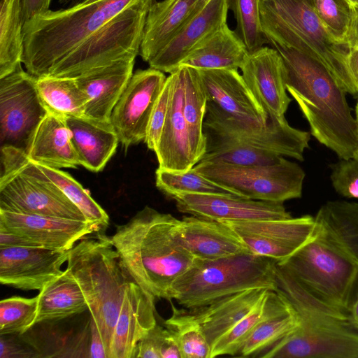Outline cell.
Masks as SVG:
<instances>
[{"label": "cell", "mask_w": 358, "mask_h": 358, "mask_svg": "<svg viewBox=\"0 0 358 358\" xmlns=\"http://www.w3.org/2000/svg\"><path fill=\"white\" fill-rule=\"evenodd\" d=\"M178 222L147 206L108 238L131 280L154 300L168 299L174 282L194 262L180 241Z\"/></svg>", "instance_id": "cell-1"}, {"label": "cell", "mask_w": 358, "mask_h": 358, "mask_svg": "<svg viewBox=\"0 0 358 358\" xmlns=\"http://www.w3.org/2000/svg\"><path fill=\"white\" fill-rule=\"evenodd\" d=\"M273 47L285 65L287 91L308 121L310 134L341 159L353 157L358 147V124L347 92L319 61L292 48Z\"/></svg>", "instance_id": "cell-2"}, {"label": "cell", "mask_w": 358, "mask_h": 358, "mask_svg": "<svg viewBox=\"0 0 358 358\" xmlns=\"http://www.w3.org/2000/svg\"><path fill=\"white\" fill-rule=\"evenodd\" d=\"M277 289L297 313L292 333L260 354L263 358H358V331L348 313L316 297L275 262Z\"/></svg>", "instance_id": "cell-3"}, {"label": "cell", "mask_w": 358, "mask_h": 358, "mask_svg": "<svg viewBox=\"0 0 358 358\" xmlns=\"http://www.w3.org/2000/svg\"><path fill=\"white\" fill-rule=\"evenodd\" d=\"M141 0H85L34 15L22 29V63L36 78L50 71L116 15Z\"/></svg>", "instance_id": "cell-4"}, {"label": "cell", "mask_w": 358, "mask_h": 358, "mask_svg": "<svg viewBox=\"0 0 358 358\" xmlns=\"http://www.w3.org/2000/svg\"><path fill=\"white\" fill-rule=\"evenodd\" d=\"M260 18L262 30L273 46L292 48L315 59L347 93L358 94L348 66L351 48L331 36L310 0H261Z\"/></svg>", "instance_id": "cell-5"}, {"label": "cell", "mask_w": 358, "mask_h": 358, "mask_svg": "<svg viewBox=\"0 0 358 358\" xmlns=\"http://www.w3.org/2000/svg\"><path fill=\"white\" fill-rule=\"evenodd\" d=\"M66 269L81 289L110 358L115 326L131 279L106 237L82 239L69 250Z\"/></svg>", "instance_id": "cell-6"}, {"label": "cell", "mask_w": 358, "mask_h": 358, "mask_svg": "<svg viewBox=\"0 0 358 358\" xmlns=\"http://www.w3.org/2000/svg\"><path fill=\"white\" fill-rule=\"evenodd\" d=\"M276 262L249 251L214 260L194 259L174 282L167 300L191 309L248 289L275 291Z\"/></svg>", "instance_id": "cell-7"}, {"label": "cell", "mask_w": 358, "mask_h": 358, "mask_svg": "<svg viewBox=\"0 0 358 358\" xmlns=\"http://www.w3.org/2000/svg\"><path fill=\"white\" fill-rule=\"evenodd\" d=\"M0 148V209L87 221L25 152L11 146Z\"/></svg>", "instance_id": "cell-8"}, {"label": "cell", "mask_w": 358, "mask_h": 358, "mask_svg": "<svg viewBox=\"0 0 358 358\" xmlns=\"http://www.w3.org/2000/svg\"><path fill=\"white\" fill-rule=\"evenodd\" d=\"M155 1L141 0L127 8L66 55L48 76L76 78L96 68L136 59L147 15Z\"/></svg>", "instance_id": "cell-9"}, {"label": "cell", "mask_w": 358, "mask_h": 358, "mask_svg": "<svg viewBox=\"0 0 358 358\" xmlns=\"http://www.w3.org/2000/svg\"><path fill=\"white\" fill-rule=\"evenodd\" d=\"M277 263L316 297L349 313L358 295V263L312 235Z\"/></svg>", "instance_id": "cell-10"}, {"label": "cell", "mask_w": 358, "mask_h": 358, "mask_svg": "<svg viewBox=\"0 0 358 358\" xmlns=\"http://www.w3.org/2000/svg\"><path fill=\"white\" fill-rule=\"evenodd\" d=\"M268 117L264 124L243 121L207 101L203 124L207 145H242L303 161L310 133L291 127L285 117Z\"/></svg>", "instance_id": "cell-11"}, {"label": "cell", "mask_w": 358, "mask_h": 358, "mask_svg": "<svg viewBox=\"0 0 358 358\" xmlns=\"http://www.w3.org/2000/svg\"><path fill=\"white\" fill-rule=\"evenodd\" d=\"M193 168L236 196L278 203L300 198L305 178L301 167L284 157L269 165L235 166L201 161Z\"/></svg>", "instance_id": "cell-12"}, {"label": "cell", "mask_w": 358, "mask_h": 358, "mask_svg": "<svg viewBox=\"0 0 358 358\" xmlns=\"http://www.w3.org/2000/svg\"><path fill=\"white\" fill-rule=\"evenodd\" d=\"M48 110L37 90L36 78L22 64L0 78V143L26 153Z\"/></svg>", "instance_id": "cell-13"}, {"label": "cell", "mask_w": 358, "mask_h": 358, "mask_svg": "<svg viewBox=\"0 0 358 358\" xmlns=\"http://www.w3.org/2000/svg\"><path fill=\"white\" fill-rule=\"evenodd\" d=\"M166 78L164 72L150 67L133 73L110 120L126 150L144 141L151 113Z\"/></svg>", "instance_id": "cell-14"}, {"label": "cell", "mask_w": 358, "mask_h": 358, "mask_svg": "<svg viewBox=\"0 0 358 358\" xmlns=\"http://www.w3.org/2000/svg\"><path fill=\"white\" fill-rule=\"evenodd\" d=\"M229 226L251 253L282 261L311 237L314 217L309 215L280 220L220 221Z\"/></svg>", "instance_id": "cell-15"}, {"label": "cell", "mask_w": 358, "mask_h": 358, "mask_svg": "<svg viewBox=\"0 0 358 358\" xmlns=\"http://www.w3.org/2000/svg\"><path fill=\"white\" fill-rule=\"evenodd\" d=\"M179 211L217 221H252L292 217L283 203L257 201L234 195L176 194Z\"/></svg>", "instance_id": "cell-16"}, {"label": "cell", "mask_w": 358, "mask_h": 358, "mask_svg": "<svg viewBox=\"0 0 358 358\" xmlns=\"http://www.w3.org/2000/svg\"><path fill=\"white\" fill-rule=\"evenodd\" d=\"M69 251L40 247L0 248V282L28 291L41 290L59 276Z\"/></svg>", "instance_id": "cell-17"}, {"label": "cell", "mask_w": 358, "mask_h": 358, "mask_svg": "<svg viewBox=\"0 0 358 358\" xmlns=\"http://www.w3.org/2000/svg\"><path fill=\"white\" fill-rule=\"evenodd\" d=\"M240 69L267 115L285 117L292 100L287 94L286 68L279 52L263 46L248 53Z\"/></svg>", "instance_id": "cell-18"}, {"label": "cell", "mask_w": 358, "mask_h": 358, "mask_svg": "<svg viewBox=\"0 0 358 358\" xmlns=\"http://www.w3.org/2000/svg\"><path fill=\"white\" fill-rule=\"evenodd\" d=\"M0 225L41 248L69 251L99 228L88 221L24 214L0 209Z\"/></svg>", "instance_id": "cell-19"}, {"label": "cell", "mask_w": 358, "mask_h": 358, "mask_svg": "<svg viewBox=\"0 0 358 358\" xmlns=\"http://www.w3.org/2000/svg\"><path fill=\"white\" fill-rule=\"evenodd\" d=\"M170 81L169 99L166 120L155 150L158 168L185 172L199 162L192 149L183 110L182 71L178 67L168 76Z\"/></svg>", "instance_id": "cell-20"}, {"label": "cell", "mask_w": 358, "mask_h": 358, "mask_svg": "<svg viewBox=\"0 0 358 358\" xmlns=\"http://www.w3.org/2000/svg\"><path fill=\"white\" fill-rule=\"evenodd\" d=\"M196 70L208 103L241 120L266 123V111L237 69Z\"/></svg>", "instance_id": "cell-21"}, {"label": "cell", "mask_w": 358, "mask_h": 358, "mask_svg": "<svg viewBox=\"0 0 358 358\" xmlns=\"http://www.w3.org/2000/svg\"><path fill=\"white\" fill-rule=\"evenodd\" d=\"M228 10L227 0H210L148 62L150 67L165 73L173 72L199 43L227 24Z\"/></svg>", "instance_id": "cell-22"}, {"label": "cell", "mask_w": 358, "mask_h": 358, "mask_svg": "<svg viewBox=\"0 0 358 358\" xmlns=\"http://www.w3.org/2000/svg\"><path fill=\"white\" fill-rule=\"evenodd\" d=\"M155 301L136 283L127 285L115 326L110 358H134L140 340L157 321Z\"/></svg>", "instance_id": "cell-23"}, {"label": "cell", "mask_w": 358, "mask_h": 358, "mask_svg": "<svg viewBox=\"0 0 358 358\" xmlns=\"http://www.w3.org/2000/svg\"><path fill=\"white\" fill-rule=\"evenodd\" d=\"M177 233L194 259L214 260L248 251L237 234L220 221L184 217L179 220Z\"/></svg>", "instance_id": "cell-24"}, {"label": "cell", "mask_w": 358, "mask_h": 358, "mask_svg": "<svg viewBox=\"0 0 358 358\" xmlns=\"http://www.w3.org/2000/svg\"><path fill=\"white\" fill-rule=\"evenodd\" d=\"M134 64L135 59L121 60L75 78L87 99L85 116L110 121L113 109L133 74Z\"/></svg>", "instance_id": "cell-25"}, {"label": "cell", "mask_w": 358, "mask_h": 358, "mask_svg": "<svg viewBox=\"0 0 358 358\" xmlns=\"http://www.w3.org/2000/svg\"><path fill=\"white\" fill-rule=\"evenodd\" d=\"M269 290L271 289H248L198 308L182 310L199 325L211 348L220 337L252 311Z\"/></svg>", "instance_id": "cell-26"}, {"label": "cell", "mask_w": 358, "mask_h": 358, "mask_svg": "<svg viewBox=\"0 0 358 358\" xmlns=\"http://www.w3.org/2000/svg\"><path fill=\"white\" fill-rule=\"evenodd\" d=\"M202 9L201 0H155L147 15L139 52L143 61L152 59Z\"/></svg>", "instance_id": "cell-27"}, {"label": "cell", "mask_w": 358, "mask_h": 358, "mask_svg": "<svg viewBox=\"0 0 358 358\" xmlns=\"http://www.w3.org/2000/svg\"><path fill=\"white\" fill-rule=\"evenodd\" d=\"M80 165L92 172L104 168L120 143L110 121L87 116L66 117Z\"/></svg>", "instance_id": "cell-28"}, {"label": "cell", "mask_w": 358, "mask_h": 358, "mask_svg": "<svg viewBox=\"0 0 358 358\" xmlns=\"http://www.w3.org/2000/svg\"><path fill=\"white\" fill-rule=\"evenodd\" d=\"M312 236L358 263V203L326 202L314 217Z\"/></svg>", "instance_id": "cell-29"}, {"label": "cell", "mask_w": 358, "mask_h": 358, "mask_svg": "<svg viewBox=\"0 0 358 358\" xmlns=\"http://www.w3.org/2000/svg\"><path fill=\"white\" fill-rule=\"evenodd\" d=\"M27 155L36 164L59 169L80 165L66 117L48 111L33 136Z\"/></svg>", "instance_id": "cell-30"}, {"label": "cell", "mask_w": 358, "mask_h": 358, "mask_svg": "<svg viewBox=\"0 0 358 358\" xmlns=\"http://www.w3.org/2000/svg\"><path fill=\"white\" fill-rule=\"evenodd\" d=\"M248 49L227 23L199 43L179 64L198 70L240 69Z\"/></svg>", "instance_id": "cell-31"}, {"label": "cell", "mask_w": 358, "mask_h": 358, "mask_svg": "<svg viewBox=\"0 0 358 358\" xmlns=\"http://www.w3.org/2000/svg\"><path fill=\"white\" fill-rule=\"evenodd\" d=\"M36 296V324L63 320L88 310L80 287L66 268L45 285Z\"/></svg>", "instance_id": "cell-32"}, {"label": "cell", "mask_w": 358, "mask_h": 358, "mask_svg": "<svg viewBox=\"0 0 358 358\" xmlns=\"http://www.w3.org/2000/svg\"><path fill=\"white\" fill-rule=\"evenodd\" d=\"M277 292L280 295L278 300L255 327L241 350L240 356L258 357L299 326L297 313L285 296Z\"/></svg>", "instance_id": "cell-33"}, {"label": "cell", "mask_w": 358, "mask_h": 358, "mask_svg": "<svg viewBox=\"0 0 358 358\" xmlns=\"http://www.w3.org/2000/svg\"><path fill=\"white\" fill-rule=\"evenodd\" d=\"M180 68L183 83V114L192 149L199 162L207 148V138L203 130L207 97L198 71L189 66Z\"/></svg>", "instance_id": "cell-34"}, {"label": "cell", "mask_w": 358, "mask_h": 358, "mask_svg": "<svg viewBox=\"0 0 358 358\" xmlns=\"http://www.w3.org/2000/svg\"><path fill=\"white\" fill-rule=\"evenodd\" d=\"M0 78L21 65L23 0H0Z\"/></svg>", "instance_id": "cell-35"}, {"label": "cell", "mask_w": 358, "mask_h": 358, "mask_svg": "<svg viewBox=\"0 0 358 358\" xmlns=\"http://www.w3.org/2000/svg\"><path fill=\"white\" fill-rule=\"evenodd\" d=\"M36 87L48 111L65 117L85 116L87 99L75 78L41 76Z\"/></svg>", "instance_id": "cell-36"}, {"label": "cell", "mask_w": 358, "mask_h": 358, "mask_svg": "<svg viewBox=\"0 0 358 358\" xmlns=\"http://www.w3.org/2000/svg\"><path fill=\"white\" fill-rule=\"evenodd\" d=\"M279 296L277 292L269 290L252 311L212 345L210 358L221 355H238L255 327L275 305Z\"/></svg>", "instance_id": "cell-37"}, {"label": "cell", "mask_w": 358, "mask_h": 358, "mask_svg": "<svg viewBox=\"0 0 358 358\" xmlns=\"http://www.w3.org/2000/svg\"><path fill=\"white\" fill-rule=\"evenodd\" d=\"M36 164L65 196L82 211L87 221L96 225L100 230L108 225L109 217L107 213L70 174L59 169L38 164Z\"/></svg>", "instance_id": "cell-38"}, {"label": "cell", "mask_w": 358, "mask_h": 358, "mask_svg": "<svg viewBox=\"0 0 358 358\" xmlns=\"http://www.w3.org/2000/svg\"><path fill=\"white\" fill-rule=\"evenodd\" d=\"M155 176L157 188L170 197L176 194L185 193L236 196L229 189L201 175L194 168L185 172L158 168Z\"/></svg>", "instance_id": "cell-39"}, {"label": "cell", "mask_w": 358, "mask_h": 358, "mask_svg": "<svg viewBox=\"0 0 358 358\" xmlns=\"http://www.w3.org/2000/svg\"><path fill=\"white\" fill-rule=\"evenodd\" d=\"M172 308L173 314L164 325L176 336L182 358H210L211 348L199 325L182 309Z\"/></svg>", "instance_id": "cell-40"}, {"label": "cell", "mask_w": 358, "mask_h": 358, "mask_svg": "<svg viewBox=\"0 0 358 358\" xmlns=\"http://www.w3.org/2000/svg\"><path fill=\"white\" fill-rule=\"evenodd\" d=\"M261 0H227L236 20L234 30L245 45L249 53L269 43L265 36L260 18Z\"/></svg>", "instance_id": "cell-41"}, {"label": "cell", "mask_w": 358, "mask_h": 358, "mask_svg": "<svg viewBox=\"0 0 358 358\" xmlns=\"http://www.w3.org/2000/svg\"><path fill=\"white\" fill-rule=\"evenodd\" d=\"M37 296H12L0 301V335L22 334L36 324Z\"/></svg>", "instance_id": "cell-42"}, {"label": "cell", "mask_w": 358, "mask_h": 358, "mask_svg": "<svg viewBox=\"0 0 358 358\" xmlns=\"http://www.w3.org/2000/svg\"><path fill=\"white\" fill-rule=\"evenodd\" d=\"M282 156L268 151L236 145H207L201 161L222 162L235 166L274 164Z\"/></svg>", "instance_id": "cell-43"}, {"label": "cell", "mask_w": 358, "mask_h": 358, "mask_svg": "<svg viewBox=\"0 0 358 358\" xmlns=\"http://www.w3.org/2000/svg\"><path fill=\"white\" fill-rule=\"evenodd\" d=\"M316 15L337 41L347 43L353 6L346 0H310Z\"/></svg>", "instance_id": "cell-44"}, {"label": "cell", "mask_w": 358, "mask_h": 358, "mask_svg": "<svg viewBox=\"0 0 358 358\" xmlns=\"http://www.w3.org/2000/svg\"><path fill=\"white\" fill-rule=\"evenodd\" d=\"M336 192L348 199H358V159H343L331 166L330 176Z\"/></svg>", "instance_id": "cell-45"}, {"label": "cell", "mask_w": 358, "mask_h": 358, "mask_svg": "<svg viewBox=\"0 0 358 358\" xmlns=\"http://www.w3.org/2000/svg\"><path fill=\"white\" fill-rule=\"evenodd\" d=\"M170 81L166 78L164 87L151 113L144 142L155 152L166 117L169 99Z\"/></svg>", "instance_id": "cell-46"}, {"label": "cell", "mask_w": 358, "mask_h": 358, "mask_svg": "<svg viewBox=\"0 0 358 358\" xmlns=\"http://www.w3.org/2000/svg\"><path fill=\"white\" fill-rule=\"evenodd\" d=\"M164 327L156 324L138 342L135 358H161L160 348Z\"/></svg>", "instance_id": "cell-47"}, {"label": "cell", "mask_w": 358, "mask_h": 358, "mask_svg": "<svg viewBox=\"0 0 358 358\" xmlns=\"http://www.w3.org/2000/svg\"><path fill=\"white\" fill-rule=\"evenodd\" d=\"M160 356L161 358H182L176 336L166 327L163 331Z\"/></svg>", "instance_id": "cell-48"}, {"label": "cell", "mask_w": 358, "mask_h": 358, "mask_svg": "<svg viewBox=\"0 0 358 358\" xmlns=\"http://www.w3.org/2000/svg\"><path fill=\"white\" fill-rule=\"evenodd\" d=\"M40 247L36 243L0 225V248ZM41 248V247H40Z\"/></svg>", "instance_id": "cell-49"}, {"label": "cell", "mask_w": 358, "mask_h": 358, "mask_svg": "<svg viewBox=\"0 0 358 358\" xmlns=\"http://www.w3.org/2000/svg\"><path fill=\"white\" fill-rule=\"evenodd\" d=\"M50 3L51 0H23V23L34 15L50 10Z\"/></svg>", "instance_id": "cell-50"}, {"label": "cell", "mask_w": 358, "mask_h": 358, "mask_svg": "<svg viewBox=\"0 0 358 358\" xmlns=\"http://www.w3.org/2000/svg\"><path fill=\"white\" fill-rule=\"evenodd\" d=\"M347 43L350 48H358V6H353L352 19Z\"/></svg>", "instance_id": "cell-51"}, {"label": "cell", "mask_w": 358, "mask_h": 358, "mask_svg": "<svg viewBox=\"0 0 358 358\" xmlns=\"http://www.w3.org/2000/svg\"><path fill=\"white\" fill-rule=\"evenodd\" d=\"M348 66L350 76L358 91V48L350 49L348 57Z\"/></svg>", "instance_id": "cell-52"}, {"label": "cell", "mask_w": 358, "mask_h": 358, "mask_svg": "<svg viewBox=\"0 0 358 358\" xmlns=\"http://www.w3.org/2000/svg\"><path fill=\"white\" fill-rule=\"evenodd\" d=\"M348 314L351 324L358 331V295L352 303Z\"/></svg>", "instance_id": "cell-53"}, {"label": "cell", "mask_w": 358, "mask_h": 358, "mask_svg": "<svg viewBox=\"0 0 358 358\" xmlns=\"http://www.w3.org/2000/svg\"><path fill=\"white\" fill-rule=\"evenodd\" d=\"M83 1H85V0H59V2L60 4H62L64 6L67 5V6H69L68 7H69V6L76 5L78 3H80Z\"/></svg>", "instance_id": "cell-54"}, {"label": "cell", "mask_w": 358, "mask_h": 358, "mask_svg": "<svg viewBox=\"0 0 358 358\" xmlns=\"http://www.w3.org/2000/svg\"><path fill=\"white\" fill-rule=\"evenodd\" d=\"M352 6H358V0H346Z\"/></svg>", "instance_id": "cell-55"}, {"label": "cell", "mask_w": 358, "mask_h": 358, "mask_svg": "<svg viewBox=\"0 0 358 358\" xmlns=\"http://www.w3.org/2000/svg\"><path fill=\"white\" fill-rule=\"evenodd\" d=\"M210 0H201V8H203Z\"/></svg>", "instance_id": "cell-56"}, {"label": "cell", "mask_w": 358, "mask_h": 358, "mask_svg": "<svg viewBox=\"0 0 358 358\" xmlns=\"http://www.w3.org/2000/svg\"><path fill=\"white\" fill-rule=\"evenodd\" d=\"M353 157L358 159V147L357 148V149L354 153Z\"/></svg>", "instance_id": "cell-57"}, {"label": "cell", "mask_w": 358, "mask_h": 358, "mask_svg": "<svg viewBox=\"0 0 358 358\" xmlns=\"http://www.w3.org/2000/svg\"><path fill=\"white\" fill-rule=\"evenodd\" d=\"M356 120L358 124V101L356 106Z\"/></svg>", "instance_id": "cell-58"}]
</instances>
